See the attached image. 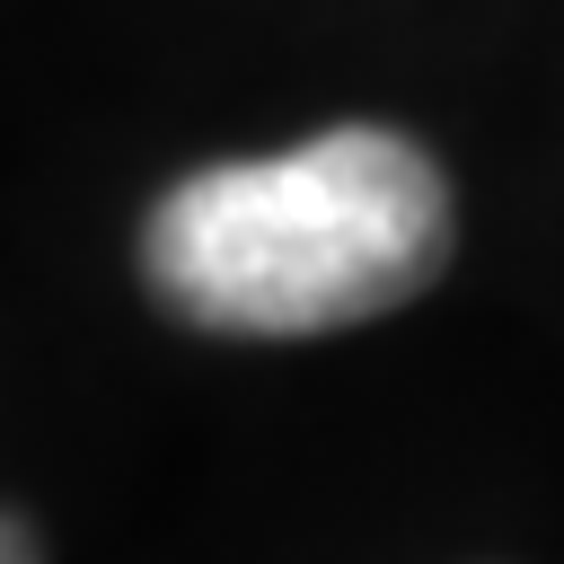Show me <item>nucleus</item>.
I'll list each match as a JSON object with an SVG mask.
<instances>
[{"label":"nucleus","instance_id":"obj_2","mask_svg":"<svg viewBox=\"0 0 564 564\" xmlns=\"http://www.w3.org/2000/svg\"><path fill=\"white\" fill-rule=\"evenodd\" d=\"M0 564H44V546H35V529L18 511H0Z\"/></svg>","mask_w":564,"mask_h":564},{"label":"nucleus","instance_id":"obj_1","mask_svg":"<svg viewBox=\"0 0 564 564\" xmlns=\"http://www.w3.org/2000/svg\"><path fill=\"white\" fill-rule=\"evenodd\" d=\"M449 176L388 123H335L273 159H220L159 194L141 273L203 335H335L441 282Z\"/></svg>","mask_w":564,"mask_h":564}]
</instances>
